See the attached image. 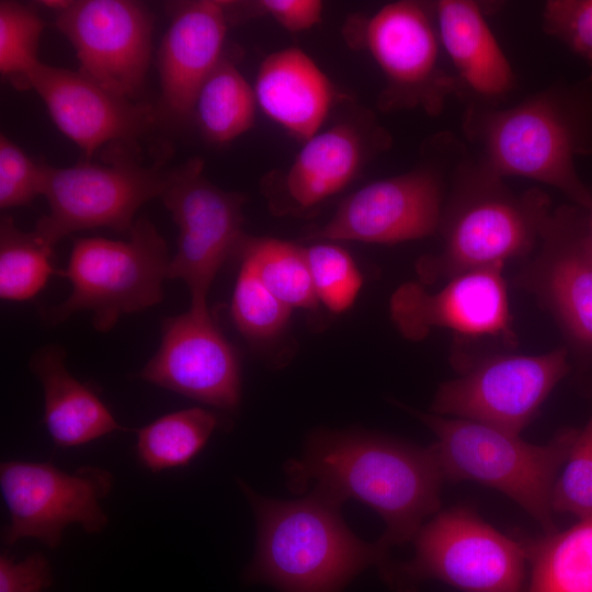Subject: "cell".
I'll return each instance as SVG.
<instances>
[{
	"label": "cell",
	"instance_id": "obj_18",
	"mask_svg": "<svg viewBox=\"0 0 592 592\" xmlns=\"http://www.w3.org/2000/svg\"><path fill=\"white\" fill-rule=\"evenodd\" d=\"M43 100L57 128L87 156L103 145L140 136L153 124V111L115 94L82 72L39 61L26 79Z\"/></svg>",
	"mask_w": 592,
	"mask_h": 592
},
{
	"label": "cell",
	"instance_id": "obj_12",
	"mask_svg": "<svg viewBox=\"0 0 592 592\" xmlns=\"http://www.w3.org/2000/svg\"><path fill=\"white\" fill-rule=\"evenodd\" d=\"M112 482L111 474L98 467L67 473L49 463H2L0 487L9 511L3 543L31 537L56 548L73 523L87 533H100L107 524L100 501Z\"/></svg>",
	"mask_w": 592,
	"mask_h": 592
},
{
	"label": "cell",
	"instance_id": "obj_31",
	"mask_svg": "<svg viewBox=\"0 0 592 592\" xmlns=\"http://www.w3.org/2000/svg\"><path fill=\"white\" fill-rule=\"evenodd\" d=\"M305 250L318 300L332 312L349 309L363 283L349 252L330 241L316 243Z\"/></svg>",
	"mask_w": 592,
	"mask_h": 592
},
{
	"label": "cell",
	"instance_id": "obj_36",
	"mask_svg": "<svg viewBox=\"0 0 592 592\" xmlns=\"http://www.w3.org/2000/svg\"><path fill=\"white\" fill-rule=\"evenodd\" d=\"M259 7L292 33L310 30L320 22L323 12L319 0H262Z\"/></svg>",
	"mask_w": 592,
	"mask_h": 592
},
{
	"label": "cell",
	"instance_id": "obj_27",
	"mask_svg": "<svg viewBox=\"0 0 592 592\" xmlns=\"http://www.w3.org/2000/svg\"><path fill=\"white\" fill-rule=\"evenodd\" d=\"M217 426L216 415L194 407L167 413L137 431L136 453L152 471L189 464Z\"/></svg>",
	"mask_w": 592,
	"mask_h": 592
},
{
	"label": "cell",
	"instance_id": "obj_3",
	"mask_svg": "<svg viewBox=\"0 0 592 592\" xmlns=\"http://www.w3.org/2000/svg\"><path fill=\"white\" fill-rule=\"evenodd\" d=\"M240 488L258 521V547L247 571L250 581L281 592H340L360 571L390 563L377 543L367 544L345 525L341 504L312 490L295 501L261 497L244 482Z\"/></svg>",
	"mask_w": 592,
	"mask_h": 592
},
{
	"label": "cell",
	"instance_id": "obj_6",
	"mask_svg": "<svg viewBox=\"0 0 592 592\" xmlns=\"http://www.w3.org/2000/svg\"><path fill=\"white\" fill-rule=\"evenodd\" d=\"M128 232L127 240L90 237L75 241L64 272L71 291L65 301L44 311L48 323L89 311L94 328L104 332L122 316L162 300L171 262L166 241L146 218L135 221Z\"/></svg>",
	"mask_w": 592,
	"mask_h": 592
},
{
	"label": "cell",
	"instance_id": "obj_5",
	"mask_svg": "<svg viewBox=\"0 0 592 592\" xmlns=\"http://www.w3.org/2000/svg\"><path fill=\"white\" fill-rule=\"evenodd\" d=\"M435 434L445 481H474L513 500L544 530L557 531L551 492L579 429H561L546 444L479 422L415 412Z\"/></svg>",
	"mask_w": 592,
	"mask_h": 592
},
{
	"label": "cell",
	"instance_id": "obj_34",
	"mask_svg": "<svg viewBox=\"0 0 592 592\" xmlns=\"http://www.w3.org/2000/svg\"><path fill=\"white\" fill-rule=\"evenodd\" d=\"M543 30L582 58L592 72V0H548Z\"/></svg>",
	"mask_w": 592,
	"mask_h": 592
},
{
	"label": "cell",
	"instance_id": "obj_25",
	"mask_svg": "<svg viewBox=\"0 0 592 592\" xmlns=\"http://www.w3.org/2000/svg\"><path fill=\"white\" fill-rule=\"evenodd\" d=\"M257 105L253 87L232 62L221 58L202 84L193 113L209 141L226 144L253 126Z\"/></svg>",
	"mask_w": 592,
	"mask_h": 592
},
{
	"label": "cell",
	"instance_id": "obj_15",
	"mask_svg": "<svg viewBox=\"0 0 592 592\" xmlns=\"http://www.w3.org/2000/svg\"><path fill=\"white\" fill-rule=\"evenodd\" d=\"M522 280L553 314L582 368L592 367V251L587 209L553 210Z\"/></svg>",
	"mask_w": 592,
	"mask_h": 592
},
{
	"label": "cell",
	"instance_id": "obj_23",
	"mask_svg": "<svg viewBox=\"0 0 592 592\" xmlns=\"http://www.w3.org/2000/svg\"><path fill=\"white\" fill-rule=\"evenodd\" d=\"M363 159V140L351 125L319 130L297 153L285 178L286 193L300 208L312 207L342 191Z\"/></svg>",
	"mask_w": 592,
	"mask_h": 592
},
{
	"label": "cell",
	"instance_id": "obj_8",
	"mask_svg": "<svg viewBox=\"0 0 592 592\" xmlns=\"http://www.w3.org/2000/svg\"><path fill=\"white\" fill-rule=\"evenodd\" d=\"M168 177L169 172L121 156L107 164L56 168L44 163L42 195L47 200L48 214L34 231L52 247L82 229L129 231L137 210L162 195Z\"/></svg>",
	"mask_w": 592,
	"mask_h": 592
},
{
	"label": "cell",
	"instance_id": "obj_24",
	"mask_svg": "<svg viewBox=\"0 0 592 592\" xmlns=\"http://www.w3.org/2000/svg\"><path fill=\"white\" fill-rule=\"evenodd\" d=\"M524 543L527 592H592V514L567 530Z\"/></svg>",
	"mask_w": 592,
	"mask_h": 592
},
{
	"label": "cell",
	"instance_id": "obj_16",
	"mask_svg": "<svg viewBox=\"0 0 592 592\" xmlns=\"http://www.w3.org/2000/svg\"><path fill=\"white\" fill-rule=\"evenodd\" d=\"M503 264L467 271L435 293L409 282L390 299L391 318L410 340L423 339L433 328L467 338H498L514 343L515 334L503 277Z\"/></svg>",
	"mask_w": 592,
	"mask_h": 592
},
{
	"label": "cell",
	"instance_id": "obj_14",
	"mask_svg": "<svg viewBox=\"0 0 592 592\" xmlns=\"http://www.w3.org/2000/svg\"><path fill=\"white\" fill-rule=\"evenodd\" d=\"M56 26L76 50L79 71L129 99L144 83L151 55L152 22L130 0H77L57 13Z\"/></svg>",
	"mask_w": 592,
	"mask_h": 592
},
{
	"label": "cell",
	"instance_id": "obj_9",
	"mask_svg": "<svg viewBox=\"0 0 592 592\" xmlns=\"http://www.w3.org/2000/svg\"><path fill=\"white\" fill-rule=\"evenodd\" d=\"M465 150L457 140L443 164L428 163L361 187L308 238L387 244L437 232L452 173Z\"/></svg>",
	"mask_w": 592,
	"mask_h": 592
},
{
	"label": "cell",
	"instance_id": "obj_37",
	"mask_svg": "<svg viewBox=\"0 0 592 592\" xmlns=\"http://www.w3.org/2000/svg\"><path fill=\"white\" fill-rule=\"evenodd\" d=\"M591 195H592V189H591ZM587 236H588V243L592 251V204L591 207L587 210Z\"/></svg>",
	"mask_w": 592,
	"mask_h": 592
},
{
	"label": "cell",
	"instance_id": "obj_10",
	"mask_svg": "<svg viewBox=\"0 0 592 592\" xmlns=\"http://www.w3.org/2000/svg\"><path fill=\"white\" fill-rule=\"evenodd\" d=\"M195 157L170 171L160 196L179 228L169 278H179L191 295L190 309L207 312V295L223 263L239 248L244 198L203 175Z\"/></svg>",
	"mask_w": 592,
	"mask_h": 592
},
{
	"label": "cell",
	"instance_id": "obj_7",
	"mask_svg": "<svg viewBox=\"0 0 592 592\" xmlns=\"http://www.w3.org/2000/svg\"><path fill=\"white\" fill-rule=\"evenodd\" d=\"M414 555L383 573L395 592H414L436 579L462 592H523L528 569L525 543L485 522L467 506L437 512L414 539Z\"/></svg>",
	"mask_w": 592,
	"mask_h": 592
},
{
	"label": "cell",
	"instance_id": "obj_19",
	"mask_svg": "<svg viewBox=\"0 0 592 592\" xmlns=\"http://www.w3.org/2000/svg\"><path fill=\"white\" fill-rule=\"evenodd\" d=\"M227 24L224 1H186L173 10L158 55L162 107L171 117L193 113L202 84L223 58Z\"/></svg>",
	"mask_w": 592,
	"mask_h": 592
},
{
	"label": "cell",
	"instance_id": "obj_17",
	"mask_svg": "<svg viewBox=\"0 0 592 592\" xmlns=\"http://www.w3.org/2000/svg\"><path fill=\"white\" fill-rule=\"evenodd\" d=\"M139 376L219 409L235 410L240 401L237 355L209 311L167 318L160 345Z\"/></svg>",
	"mask_w": 592,
	"mask_h": 592
},
{
	"label": "cell",
	"instance_id": "obj_30",
	"mask_svg": "<svg viewBox=\"0 0 592 592\" xmlns=\"http://www.w3.org/2000/svg\"><path fill=\"white\" fill-rule=\"evenodd\" d=\"M291 310L249 266L240 264L232 293L231 316L246 338L263 341L276 337L286 326Z\"/></svg>",
	"mask_w": 592,
	"mask_h": 592
},
{
	"label": "cell",
	"instance_id": "obj_21",
	"mask_svg": "<svg viewBox=\"0 0 592 592\" xmlns=\"http://www.w3.org/2000/svg\"><path fill=\"white\" fill-rule=\"evenodd\" d=\"M253 89L262 112L304 140L320 130L333 98L326 73L298 47L266 56L259 67Z\"/></svg>",
	"mask_w": 592,
	"mask_h": 592
},
{
	"label": "cell",
	"instance_id": "obj_1",
	"mask_svg": "<svg viewBox=\"0 0 592 592\" xmlns=\"http://www.w3.org/2000/svg\"><path fill=\"white\" fill-rule=\"evenodd\" d=\"M287 471L296 490L312 487L340 504L355 499L373 508L386 525L376 542L386 554L413 540L424 520L439 512L445 481L433 445L361 433L315 436Z\"/></svg>",
	"mask_w": 592,
	"mask_h": 592
},
{
	"label": "cell",
	"instance_id": "obj_4",
	"mask_svg": "<svg viewBox=\"0 0 592 592\" xmlns=\"http://www.w3.org/2000/svg\"><path fill=\"white\" fill-rule=\"evenodd\" d=\"M548 195L533 187L510 190L477 157L464 151L452 173L439 231V253L419 260L424 283L503 264L530 253L550 218Z\"/></svg>",
	"mask_w": 592,
	"mask_h": 592
},
{
	"label": "cell",
	"instance_id": "obj_20",
	"mask_svg": "<svg viewBox=\"0 0 592 592\" xmlns=\"http://www.w3.org/2000/svg\"><path fill=\"white\" fill-rule=\"evenodd\" d=\"M442 47L463 90L476 102L497 105L515 86L512 66L476 1L440 0L434 3Z\"/></svg>",
	"mask_w": 592,
	"mask_h": 592
},
{
	"label": "cell",
	"instance_id": "obj_26",
	"mask_svg": "<svg viewBox=\"0 0 592 592\" xmlns=\"http://www.w3.org/2000/svg\"><path fill=\"white\" fill-rule=\"evenodd\" d=\"M238 250L241 263L287 307H317L319 300L305 248L278 239L248 238L242 239Z\"/></svg>",
	"mask_w": 592,
	"mask_h": 592
},
{
	"label": "cell",
	"instance_id": "obj_2",
	"mask_svg": "<svg viewBox=\"0 0 592 592\" xmlns=\"http://www.w3.org/2000/svg\"><path fill=\"white\" fill-rule=\"evenodd\" d=\"M463 130L494 174L544 183L573 205L591 207V187L574 162L592 155V72L551 83L512 106L470 101Z\"/></svg>",
	"mask_w": 592,
	"mask_h": 592
},
{
	"label": "cell",
	"instance_id": "obj_28",
	"mask_svg": "<svg viewBox=\"0 0 592 592\" xmlns=\"http://www.w3.org/2000/svg\"><path fill=\"white\" fill-rule=\"evenodd\" d=\"M53 248L35 231H22L11 217L2 216L0 297L10 301H24L36 296L54 273Z\"/></svg>",
	"mask_w": 592,
	"mask_h": 592
},
{
	"label": "cell",
	"instance_id": "obj_32",
	"mask_svg": "<svg viewBox=\"0 0 592 592\" xmlns=\"http://www.w3.org/2000/svg\"><path fill=\"white\" fill-rule=\"evenodd\" d=\"M554 513L582 519L592 514V414L578 431L551 492Z\"/></svg>",
	"mask_w": 592,
	"mask_h": 592
},
{
	"label": "cell",
	"instance_id": "obj_22",
	"mask_svg": "<svg viewBox=\"0 0 592 592\" xmlns=\"http://www.w3.org/2000/svg\"><path fill=\"white\" fill-rule=\"evenodd\" d=\"M30 367L44 389V421L55 445L76 447L121 426L92 389L75 378L58 345L38 349Z\"/></svg>",
	"mask_w": 592,
	"mask_h": 592
},
{
	"label": "cell",
	"instance_id": "obj_11",
	"mask_svg": "<svg viewBox=\"0 0 592 592\" xmlns=\"http://www.w3.org/2000/svg\"><path fill=\"white\" fill-rule=\"evenodd\" d=\"M363 39L387 80L384 107L421 106L437 115L451 95L464 92L442 65L434 4L387 3L365 22Z\"/></svg>",
	"mask_w": 592,
	"mask_h": 592
},
{
	"label": "cell",
	"instance_id": "obj_33",
	"mask_svg": "<svg viewBox=\"0 0 592 592\" xmlns=\"http://www.w3.org/2000/svg\"><path fill=\"white\" fill-rule=\"evenodd\" d=\"M44 163L35 162L7 135L0 136V208L29 205L42 195Z\"/></svg>",
	"mask_w": 592,
	"mask_h": 592
},
{
	"label": "cell",
	"instance_id": "obj_35",
	"mask_svg": "<svg viewBox=\"0 0 592 592\" xmlns=\"http://www.w3.org/2000/svg\"><path fill=\"white\" fill-rule=\"evenodd\" d=\"M50 582V567L42 554H32L20 561L1 555L0 592H43Z\"/></svg>",
	"mask_w": 592,
	"mask_h": 592
},
{
	"label": "cell",
	"instance_id": "obj_29",
	"mask_svg": "<svg viewBox=\"0 0 592 592\" xmlns=\"http://www.w3.org/2000/svg\"><path fill=\"white\" fill-rule=\"evenodd\" d=\"M44 22L30 7L0 1V72L21 88L41 61L37 57Z\"/></svg>",
	"mask_w": 592,
	"mask_h": 592
},
{
	"label": "cell",
	"instance_id": "obj_13",
	"mask_svg": "<svg viewBox=\"0 0 592 592\" xmlns=\"http://www.w3.org/2000/svg\"><path fill=\"white\" fill-rule=\"evenodd\" d=\"M569 371L566 348L538 355L487 357L442 384L431 409L434 414L520 434Z\"/></svg>",
	"mask_w": 592,
	"mask_h": 592
}]
</instances>
